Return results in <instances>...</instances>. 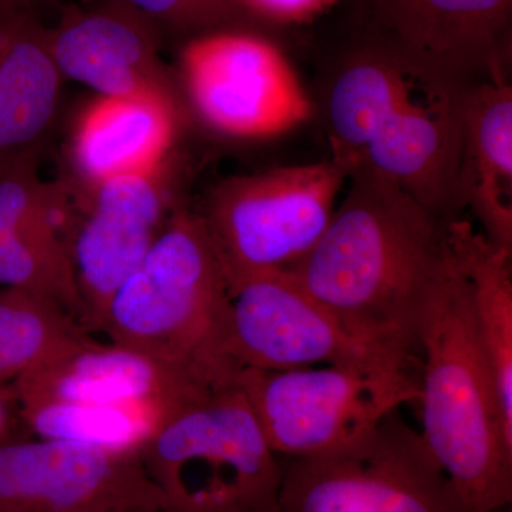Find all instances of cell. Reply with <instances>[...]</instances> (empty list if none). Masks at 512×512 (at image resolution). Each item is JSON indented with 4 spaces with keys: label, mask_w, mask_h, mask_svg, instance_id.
<instances>
[{
    "label": "cell",
    "mask_w": 512,
    "mask_h": 512,
    "mask_svg": "<svg viewBox=\"0 0 512 512\" xmlns=\"http://www.w3.org/2000/svg\"><path fill=\"white\" fill-rule=\"evenodd\" d=\"M177 49L174 76L188 116L218 136L271 140L301 127L315 111L278 36L217 29Z\"/></svg>",
    "instance_id": "52a82bcc"
},
{
    "label": "cell",
    "mask_w": 512,
    "mask_h": 512,
    "mask_svg": "<svg viewBox=\"0 0 512 512\" xmlns=\"http://www.w3.org/2000/svg\"><path fill=\"white\" fill-rule=\"evenodd\" d=\"M266 32L303 28L325 16L339 0H235Z\"/></svg>",
    "instance_id": "cb8c5ba5"
},
{
    "label": "cell",
    "mask_w": 512,
    "mask_h": 512,
    "mask_svg": "<svg viewBox=\"0 0 512 512\" xmlns=\"http://www.w3.org/2000/svg\"><path fill=\"white\" fill-rule=\"evenodd\" d=\"M47 25L39 10L0 3V170L40 161L59 119L64 79Z\"/></svg>",
    "instance_id": "ac0fdd59"
},
{
    "label": "cell",
    "mask_w": 512,
    "mask_h": 512,
    "mask_svg": "<svg viewBox=\"0 0 512 512\" xmlns=\"http://www.w3.org/2000/svg\"><path fill=\"white\" fill-rule=\"evenodd\" d=\"M174 158L157 170L113 178L76 195L70 255L89 332H99L114 293L181 207Z\"/></svg>",
    "instance_id": "7c38bea8"
},
{
    "label": "cell",
    "mask_w": 512,
    "mask_h": 512,
    "mask_svg": "<svg viewBox=\"0 0 512 512\" xmlns=\"http://www.w3.org/2000/svg\"><path fill=\"white\" fill-rule=\"evenodd\" d=\"M121 508H165L140 451L39 437L0 446V512Z\"/></svg>",
    "instance_id": "4fadbf2b"
},
{
    "label": "cell",
    "mask_w": 512,
    "mask_h": 512,
    "mask_svg": "<svg viewBox=\"0 0 512 512\" xmlns=\"http://www.w3.org/2000/svg\"><path fill=\"white\" fill-rule=\"evenodd\" d=\"M348 181L315 247L281 274L350 332L413 356L448 254L446 222L376 171H352Z\"/></svg>",
    "instance_id": "6da1fadb"
},
{
    "label": "cell",
    "mask_w": 512,
    "mask_h": 512,
    "mask_svg": "<svg viewBox=\"0 0 512 512\" xmlns=\"http://www.w3.org/2000/svg\"><path fill=\"white\" fill-rule=\"evenodd\" d=\"M281 461L279 512H468L399 410L353 446Z\"/></svg>",
    "instance_id": "ba28073f"
},
{
    "label": "cell",
    "mask_w": 512,
    "mask_h": 512,
    "mask_svg": "<svg viewBox=\"0 0 512 512\" xmlns=\"http://www.w3.org/2000/svg\"><path fill=\"white\" fill-rule=\"evenodd\" d=\"M76 215L73 188L40 177L39 161L0 170V286L45 296L83 325L70 255Z\"/></svg>",
    "instance_id": "5bb4252c"
},
{
    "label": "cell",
    "mask_w": 512,
    "mask_h": 512,
    "mask_svg": "<svg viewBox=\"0 0 512 512\" xmlns=\"http://www.w3.org/2000/svg\"><path fill=\"white\" fill-rule=\"evenodd\" d=\"M144 23L161 45H181L211 30H261L235 0H113ZM269 33V32H266ZM272 35V33H271Z\"/></svg>",
    "instance_id": "603a6c76"
},
{
    "label": "cell",
    "mask_w": 512,
    "mask_h": 512,
    "mask_svg": "<svg viewBox=\"0 0 512 512\" xmlns=\"http://www.w3.org/2000/svg\"><path fill=\"white\" fill-rule=\"evenodd\" d=\"M0 3H12L23 8L35 9L47 16V13L56 12L62 3L59 0H0Z\"/></svg>",
    "instance_id": "484cf974"
},
{
    "label": "cell",
    "mask_w": 512,
    "mask_h": 512,
    "mask_svg": "<svg viewBox=\"0 0 512 512\" xmlns=\"http://www.w3.org/2000/svg\"><path fill=\"white\" fill-rule=\"evenodd\" d=\"M350 29L467 86L510 79L512 0H352Z\"/></svg>",
    "instance_id": "8fae6325"
},
{
    "label": "cell",
    "mask_w": 512,
    "mask_h": 512,
    "mask_svg": "<svg viewBox=\"0 0 512 512\" xmlns=\"http://www.w3.org/2000/svg\"><path fill=\"white\" fill-rule=\"evenodd\" d=\"M82 512H170L167 508H121V510H90Z\"/></svg>",
    "instance_id": "4316f807"
},
{
    "label": "cell",
    "mask_w": 512,
    "mask_h": 512,
    "mask_svg": "<svg viewBox=\"0 0 512 512\" xmlns=\"http://www.w3.org/2000/svg\"><path fill=\"white\" fill-rule=\"evenodd\" d=\"M448 248L470 289L471 309L505 427L512 434V252L495 247L471 222H446Z\"/></svg>",
    "instance_id": "ffe728a7"
},
{
    "label": "cell",
    "mask_w": 512,
    "mask_h": 512,
    "mask_svg": "<svg viewBox=\"0 0 512 512\" xmlns=\"http://www.w3.org/2000/svg\"><path fill=\"white\" fill-rule=\"evenodd\" d=\"M231 353L244 369L318 365L375 373L410 372L413 356L360 338L281 272L229 288Z\"/></svg>",
    "instance_id": "30bf717a"
},
{
    "label": "cell",
    "mask_w": 512,
    "mask_h": 512,
    "mask_svg": "<svg viewBox=\"0 0 512 512\" xmlns=\"http://www.w3.org/2000/svg\"><path fill=\"white\" fill-rule=\"evenodd\" d=\"M345 183L348 174L332 158L221 181L198 214L228 291L301 261L328 227Z\"/></svg>",
    "instance_id": "8992f818"
},
{
    "label": "cell",
    "mask_w": 512,
    "mask_h": 512,
    "mask_svg": "<svg viewBox=\"0 0 512 512\" xmlns=\"http://www.w3.org/2000/svg\"><path fill=\"white\" fill-rule=\"evenodd\" d=\"M237 386L279 458L323 456L353 446L400 406L420 400V380L412 372L338 366L244 367Z\"/></svg>",
    "instance_id": "9c48e42d"
},
{
    "label": "cell",
    "mask_w": 512,
    "mask_h": 512,
    "mask_svg": "<svg viewBox=\"0 0 512 512\" xmlns=\"http://www.w3.org/2000/svg\"><path fill=\"white\" fill-rule=\"evenodd\" d=\"M141 458L170 512H279L282 461L237 384L171 414Z\"/></svg>",
    "instance_id": "5b68a950"
},
{
    "label": "cell",
    "mask_w": 512,
    "mask_h": 512,
    "mask_svg": "<svg viewBox=\"0 0 512 512\" xmlns=\"http://www.w3.org/2000/svg\"><path fill=\"white\" fill-rule=\"evenodd\" d=\"M99 332L212 389L234 386L231 299L198 212L181 205L104 313Z\"/></svg>",
    "instance_id": "277c9868"
},
{
    "label": "cell",
    "mask_w": 512,
    "mask_h": 512,
    "mask_svg": "<svg viewBox=\"0 0 512 512\" xmlns=\"http://www.w3.org/2000/svg\"><path fill=\"white\" fill-rule=\"evenodd\" d=\"M20 419L39 439L114 451H140L170 413L150 407L57 402L19 403ZM174 414V413H173Z\"/></svg>",
    "instance_id": "7402d4cb"
},
{
    "label": "cell",
    "mask_w": 512,
    "mask_h": 512,
    "mask_svg": "<svg viewBox=\"0 0 512 512\" xmlns=\"http://www.w3.org/2000/svg\"><path fill=\"white\" fill-rule=\"evenodd\" d=\"M22 402H77L150 407L173 414L214 392L157 357L89 340L12 383Z\"/></svg>",
    "instance_id": "2e32d148"
},
{
    "label": "cell",
    "mask_w": 512,
    "mask_h": 512,
    "mask_svg": "<svg viewBox=\"0 0 512 512\" xmlns=\"http://www.w3.org/2000/svg\"><path fill=\"white\" fill-rule=\"evenodd\" d=\"M325 100L330 158L399 184L431 214L458 217L456 181L471 86L421 69L349 30Z\"/></svg>",
    "instance_id": "7a4b0ae2"
},
{
    "label": "cell",
    "mask_w": 512,
    "mask_h": 512,
    "mask_svg": "<svg viewBox=\"0 0 512 512\" xmlns=\"http://www.w3.org/2000/svg\"><path fill=\"white\" fill-rule=\"evenodd\" d=\"M89 330L55 302L23 291H0V387L49 365L92 340Z\"/></svg>",
    "instance_id": "44dd1931"
},
{
    "label": "cell",
    "mask_w": 512,
    "mask_h": 512,
    "mask_svg": "<svg viewBox=\"0 0 512 512\" xmlns=\"http://www.w3.org/2000/svg\"><path fill=\"white\" fill-rule=\"evenodd\" d=\"M20 419L18 399L12 384L0 387V446L16 439V427Z\"/></svg>",
    "instance_id": "d4e9b609"
},
{
    "label": "cell",
    "mask_w": 512,
    "mask_h": 512,
    "mask_svg": "<svg viewBox=\"0 0 512 512\" xmlns=\"http://www.w3.org/2000/svg\"><path fill=\"white\" fill-rule=\"evenodd\" d=\"M47 43L64 82L99 96H151L183 104L158 37L113 0L60 5Z\"/></svg>",
    "instance_id": "9a60e30c"
},
{
    "label": "cell",
    "mask_w": 512,
    "mask_h": 512,
    "mask_svg": "<svg viewBox=\"0 0 512 512\" xmlns=\"http://www.w3.org/2000/svg\"><path fill=\"white\" fill-rule=\"evenodd\" d=\"M456 202L458 212H474L491 244L512 252L510 79L485 80L468 89Z\"/></svg>",
    "instance_id": "d6986e66"
},
{
    "label": "cell",
    "mask_w": 512,
    "mask_h": 512,
    "mask_svg": "<svg viewBox=\"0 0 512 512\" xmlns=\"http://www.w3.org/2000/svg\"><path fill=\"white\" fill-rule=\"evenodd\" d=\"M190 119L183 104L151 96H99L74 117L67 181L79 195L97 185L157 170L175 157Z\"/></svg>",
    "instance_id": "e0dca14e"
},
{
    "label": "cell",
    "mask_w": 512,
    "mask_h": 512,
    "mask_svg": "<svg viewBox=\"0 0 512 512\" xmlns=\"http://www.w3.org/2000/svg\"><path fill=\"white\" fill-rule=\"evenodd\" d=\"M419 348L421 439L468 512L505 510L512 501V434L450 248L424 306Z\"/></svg>",
    "instance_id": "3957f363"
}]
</instances>
